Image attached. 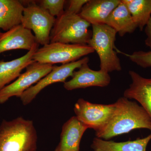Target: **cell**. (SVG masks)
<instances>
[{
  "label": "cell",
  "mask_w": 151,
  "mask_h": 151,
  "mask_svg": "<svg viewBox=\"0 0 151 151\" xmlns=\"http://www.w3.org/2000/svg\"><path fill=\"white\" fill-rule=\"evenodd\" d=\"M88 0H70L69 6L66 11L75 14H79L84 5Z\"/></svg>",
  "instance_id": "7402d4cb"
},
{
  "label": "cell",
  "mask_w": 151,
  "mask_h": 151,
  "mask_svg": "<svg viewBox=\"0 0 151 151\" xmlns=\"http://www.w3.org/2000/svg\"><path fill=\"white\" fill-rule=\"evenodd\" d=\"M113 115L102 129L96 132L97 137L110 139L132 130L145 129L151 131V119L137 102L123 97L117 100Z\"/></svg>",
  "instance_id": "6da1fadb"
},
{
  "label": "cell",
  "mask_w": 151,
  "mask_h": 151,
  "mask_svg": "<svg viewBox=\"0 0 151 151\" xmlns=\"http://www.w3.org/2000/svg\"><path fill=\"white\" fill-rule=\"evenodd\" d=\"M55 18L35 1H29L24 7L22 25L33 31L37 42L43 45L50 42V35Z\"/></svg>",
  "instance_id": "8992f818"
},
{
  "label": "cell",
  "mask_w": 151,
  "mask_h": 151,
  "mask_svg": "<svg viewBox=\"0 0 151 151\" xmlns=\"http://www.w3.org/2000/svg\"><path fill=\"white\" fill-rule=\"evenodd\" d=\"M130 60L138 66L143 68L151 67V50L149 51H137L131 54L123 53Z\"/></svg>",
  "instance_id": "44dd1931"
},
{
  "label": "cell",
  "mask_w": 151,
  "mask_h": 151,
  "mask_svg": "<svg viewBox=\"0 0 151 151\" xmlns=\"http://www.w3.org/2000/svg\"><path fill=\"white\" fill-rule=\"evenodd\" d=\"M129 73L132 83L124 91V97L137 100L151 119V78L143 77L133 70Z\"/></svg>",
  "instance_id": "7c38bea8"
},
{
  "label": "cell",
  "mask_w": 151,
  "mask_h": 151,
  "mask_svg": "<svg viewBox=\"0 0 151 151\" xmlns=\"http://www.w3.org/2000/svg\"><path fill=\"white\" fill-rule=\"evenodd\" d=\"M151 140V134L135 140L115 142L98 138L93 139L91 148L93 151H146Z\"/></svg>",
  "instance_id": "2e32d148"
},
{
  "label": "cell",
  "mask_w": 151,
  "mask_h": 151,
  "mask_svg": "<svg viewBox=\"0 0 151 151\" xmlns=\"http://www.w3.org/2000/svg\"><path fill=\"white\" fill-rule=\"evenodd\" d=\"M37 43L23 56L9 61H0V90L21 74L24 68L34 61L33 56L39 48Z\"/></svg>",
  "instance_id": "9a60e30c"
},
{
  "label": "cell",
  "mask_w": 151,
  "mask_h": 151,
  "mask_svg": "<svg viewBox=\"0 0 151 151\" xmlns=\"http://www.w3.org/2000/svg\"><path fill=\"white\" fill-rule=\"evenodd\" d=\"M89 58L85 56L77 61L67 64L60 66L53 65L50 73L23 93L19 97L22 104L24 105H28L42 90L49 85L59 82L64 83L68 78L72 76L76 69H78L85 63L89 62Z\"/></svg>",
  "instance_id": "9c48e42d"
},
{
  "label": "cell",
  "mask_w": 151,
  "mask_h": 151,
  "mask_svg": "<svg viewBox=\"0 0 151 151\" xmlns=\"http://www.w3.org/2000/svg\"><path fill=\"white\" fill-rule=\"evenodd\" d=\"M91 24L79 14L65 11L57 17L50 35V42L88 45L92 35Z\"/></svg>",
  "instance_id": "3957f363"
},
{
  "label": "cell",
  "mask_w": 151,
  "mask_h": 151,
  "mask_svg": "<svg viewBox=\"0 0 151 151\" xmlns=\"http://www.w3.org/2000/svg\"><path fill=\"white\" fill-rule=\"evenodd\" d=\"M115 108V103L109 105L98 104L80 98L74 105L76 118L88 129L97 132L108 124Z\"/></svg>",
  "instance_id": "ba28073f"
},
{
  "label": "cell",
  "mask_w": 151,
  "mask_h": 151,
  "mask_svg": "<svg viewBox=\"0 0 151 151\" xmlns=\"http://www.w3.org/2000/svg\"><path fill=\"white\" fill-rule=\"evenodd\" d=\"M64 0H42L39 5L42 8L48 11L52 16L59 17L64 12Z\"/></svg>",
  "instance_id": "ffe728a7"
},
{
  "label": "cell",
  "mask_w": 151,
  "mask_h": 151,
  "mask_svg": "<svg viewBox=\"0 0 151 151\" xmlns=\"http://www.w3.org/2000/svg\"><path fill=\"white\" fill-rule=\"evenodd\" d=\"M24 6L19 0H0V29L6 32L22 24Z\"/></svg>",
  "instance_id": "e0dca14e"
},
{
  "label": "cell",
  "mask_w": 151,
  "mask_h": 151,
  "mask_svg": "<svg viewBox=\"0 0 151 151\" xmlns=\"http://www.w3.org/2000/svg\"><path fill=\"white\" fill-rule=\"evenodd\" d=\"M92 25V35L88 45L99 56L100 70L106 73L121 71L122 66L115 47L117 32L106 24Z\"/></svg>",
  "instance_id": "277c9868"
},
{
  "label": "cell",
  "mask_w": 151,
  "mask_h": 151,
  "mask_svg": "<svg viewBox=\"0 0 151 151\" xmlns=\"http://www.w3.org/2000/svg\"><path fill=\"white\" fill-rule=\"evenodd\" d=\"M105 24L113 28L121 37L134 32L137 28L129 11L122 0L106 20Z\"/></svg>",
  "instance_id": "ac0fdd59"
},
{
  "label": "cell",
  "mask_w": 151,
  "mask_h": 151,
  "mask_svg": "<svg viewBox=\"0 0 151 151\" xmlns=\"http://www.w3.org/2000/svg\"><path fill=\"white\" fill-rule=\"evenodd\" d=\"M145 32L147 35L145 43L147 46L150 48L151 50V18L145 27Z\"/></svg>",
  "instance_id": "603a6c76"
},
{
  "label": "cell",
  "mask_w": 151,
  "mask_h": 151,
  "mask_svg": "<svg viewBox=\"0 0 151 151\" xmlns=\"http://www.w3.org/2000/svg\"><path fill=\"white\" fill-rule=\"evenodd\" d=\"M37 135L31 120L18 117L0 125V151H36Z\"/></svg>",
  "instance_id": "7a4b0ae2"
},
{
  "label": "cell",
  "mask_w": 151,
  "mask_h": 151,
  "mask_svg": "<svg viewBox=\"0 0 151 151\" xmlns=\"http://www.w3.org/2000/svg\"><path fill=\"white\" fill-rule=\"evenodd\" d=\"M121 0H88L79 14L91 25L105 24L110 14Z\"/></svg>",
  "instance_id": "5bb4252c"
},
{
  "label": "cell",
  "mask_w": 151,
  "mask_h": 151,
  "mask_svg": "<svg viewBox=\"0 0 151 151\" xmlns=\"http://www.w3.org/2000/svg\"><path fill=\"white\" fill-rule=\"evenodd\" d=\"M37 43L32 31L22 24L13 28L0 36V54L14 50L29 51Z\"/></svg>",
  "instance_id": "8fae6325"
},
{
  "label": "cell",
  "mask_w": 151,
  "mask_h": 151,
  "mask_svg": "<svg viewBox=\"0 0 151 151\" xmlns=\"http://www.w3.org/2000/svg\"><path fill=\"white\" fill-rule=\"evenodd\" d=\"M129 11L134 22L142 31L151 18V0H122Z\"/></svg>",
  "instance_id": "d6986e66"
},
{
  "label": "cell",
  "mask_w": 151,
  "mask_h": 151,
  "mask_svg": "<svg viewBox=\"0 0 151 151\" xmlns=\"http://www.w3.org/2000/svg\"><path fill=\"white\" fill-rule=\"evenodd\" d=\"M88 45L50 42L38 48L33 56L36 62L44 64H67L94 52Z\"/></svg>",
  "instance_id": "5b68a950"
},
{
  "label": "cell",
  "mask_w": 151,
  "mask_h": 151,
  "mask_svg": "<svg viewBox=\"0 0 151 151\" xmlns=\"http://www.w3.org/2000/svg\"><path fill=\"white\" fill-rule=\"evenodd\" d=\"M2 32H1V31H0V36H1V34Z\"/></svg>",
  "instance_id": "cb8c5ba5"
},
{
  "label": "cell",
  "mask_w": 151,
  "mask_h": 151,
  "mask_svg": "<svg viewBox=\"0 0 151 151\" xmlns=\"http://www.w3.org/2000/svg\"><path fill=\"white\" fill-rule=\"evenodd\" d=\"M88 63L81 65L77 71H74L71 79L64 82L63 87L65 89L71 91L91 86L105 87L110 84L111 77L109 73L92 70Z\"/></svg>",
  "instance_id": "30bf717a"
},
{
  "label": "cell",
  "mask_w": 151,
  "mask_h": 151,
  "mask_svg": "<svg viewBox=\"0 0 151 151\" xmlns=\"http://www.w3.org/2000/svg\"><path fill=\"white\" fill-rule=\"evenodd\" d=\"M88 129L76 116H73L63 126L60 140L54 151H79L81 138Z\"/></svg>",
  "instance_id": "4fadbf2b"
},
{
  "label": "cell",
  "mask_w": 151,
  "mask_h": 151,
  "mask_svg": "<svg viewBox=\"0 0 151 151\" xmlns=\"http://www.w3.org/2000/svg\"><path fill=\"white\" fill-rule=\"evenodd\" d=\"M53 67L51 64L34 61L13 82L0 90V104L6 103L13 97H20L25 91L50 73Z\"/></svg>",
  "instance_id": "52a82bcc"
}]
</instances>
